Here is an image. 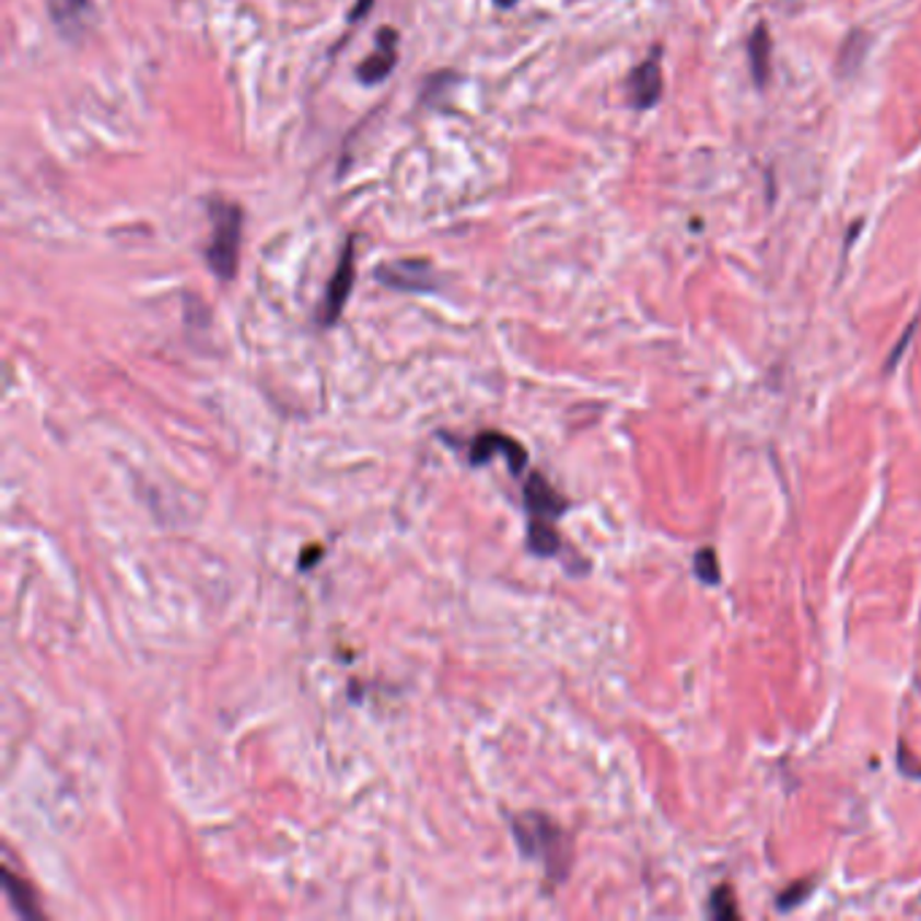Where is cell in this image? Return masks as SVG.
Returning a JSON list of instances; mask_svg holds the SVG:
<instances>
[{"label":"cell","instance_id":"6da1fadb","mask_svg":"<svg viewBox=\"0 0 921 921\" xmlns=\"http://www.w3.org/2000/svg\"><path fill=\"white\" fill-rule=\"evenodd\" d=\"M516 846L527 860H540L546 867V876L555 881H566L571 871V838L557 821H551L544 814H525L514 819Z\"/></svg>","mask_w":921,"mask_h":921},{"label":"cell","instance_id":"7a4b0ae2","mask_svg":"<svg viewBox=\"0 0 921 921\" xmlns=\"http://www.w3.org/2000/svg\"><path fill=\"white\" fill-rule=\"evenodd\" d=\"M211 238L206 246V260L214 276L222 281H233L238 273V252H241V230H244V211L238 203L230 200L211 198Z\"/></svg>","mask_w":921,"mask_h":921},{"label":"cell","instance_id":"3957f363","mask_svg":"<svg viewBox=\"0 0 921 921\" xmlns=\"http://www.w3.org/2000/svg\"><path fill=\"white\" fill-rule=\"evenodd\" d=\"M354 276H357L354 238H347V244H343V252H341V260H338L336 273H333L330 284H327L319 311H316V322H319L322 327H330V325H336L338 319H341L343 306H347V301L351 295V287H354Z\"/></svg>","mask_w":921,"mask_h":921},{"label":"cell","instance_id":"277c9868","mask_svg":"<svg viewBox=\"0 0 921 921\" xmlns=\"http://www.w3.org/2000/svg\"><path fill=\"white\" fill-rule=\"evenodd\" d=\"M376 279L397 292H433L439 287V276L428 260L382 263L376 268Z\"/></svg>","mask_w":921,"mask_h":921},{"label":"cell","instance_id":"5b68a950","mask_svg":"<svg viewBox=\"0 0 921 921\" xmlns=\"http://www.w3.org/2000/svg\"><path fill=\"white\" fill-rule=\"evenodd\" d=\"M492 457H503L505 465L511 468V474L522 476L527 468V452L520 441L509 439L503 433H494V430H487V433H479L468 446V459L470 465L481 468Z\"/></svg>","mask_w":921,"mask_h":921},{"label":"cell","instance_id":"8992f818","mask_svg":"<svg viewBox=\"0 0 921 921\" xmlns=\"http://www.w3.org/2000/svg\"><path fill=\"white\" fill-rule=\"evenodd\" d=\"M525 511L535 522H557L568 511V500L551 487L544 474H529L522 489Z\"/></svg>","mask_w":921,"mask_h":921},{"label":"cell","instance_id":"52a82bcc","mask_svg":"<svg viewBox=\"0 0 921 921\" xmlns=\"http://www.w3.org/2000/svg\"><path fill=\"white\" fill-rule=\"evenodd\" d=\"M662 49H654L641 66L632 68L630 79H627V92H630V103L638 112L657 106L662 95V68H660Z\"/></svg>","mask_w":921,"mask_h":921},{"label":"cell","instance_id":"ba28073f","mask_svg":"<svg viewBox=\"0 0 921 921\" xmlns=\"http://www.w3.org/2000/svg\"><path fill=\"white\" fill-rule=\"evenodd\" d=\"M395 62H397V31H393V27H382L376 36V49H373V55H368L365 60L357 66V79H360L362 84H368V88L382 84L384 79L395 71Z\"/></svg>","mask_w":921,"mask_h":921},{"label":"cell","instance_id":"9c48e42d","mask_svg":"<svg viewBox=\"0 0 921 921\" xmlns=\"http://www.w3.org/2000/svg\"><path fill=\"white\" fill-rule=\"evenodd\" d=\"M49 16L66 38H79L88 31L92 0H49Z\"/></svg>","mask_w":921,"mask_h":921},{"label":"cell","instance_id":"30bf717a","mask_svg":"<svg viewBox=\"0 0 921 921\" xmlns=\"http://www.w3.org/2000/svg\"><path fill=\"white\" fill-rule=\"evenodd\" d=\"M748 66H751L757 88H765V82L770 79V33L762 22L748 36Z\"/></svg>","mask_w":921,"mask_h":921},{"label":"cell","instance_id":"8fae6325","mask_svg":"<svg viewBox=\"0 0 921 921\" xmlns=\"http://www.w3.org/2000/svg\"><path fill=\"white\" fill-rule=\"evenodd\" d=\"M527 546L533 555L538 557H557L562 549V540L551 522H535L529 520L527 525Z\"/></svg>","mask_w":921,"mask_h":921},{"label":"cell","instance_id":"7c38bea8","mask_svg":"<svg viewBox=\"0 0 921 921\" xmlns=\"http://www.w3.org/2000/svg\"><path fill=\"white\" fill-rule=\"evenodd\" d=\"M3 889L5 895H9L11 906L16 908V913H22L25 919H42V911L33 906L31 889H27V886L22 884V878H16L9 867L3 871Z\"/></svg>","mask_w":921,"mask_h":921},{"label":"cell","instance_id":"4fadbf2b","mask_svg":"<svg viewBox=\"0 0 921 921\" xmlns=\"http://www.w3.org/2000/svg\"><path fill=\"white\" fill-rule=\"evenodd\" d=\"M708 913H711L713 919H738L741 917L738 906H735V895L727 884H722V886H716V889H713L711 900H708Z\"/></svg>","mask_w":921,"mask_h":921},{"label":"cell","instance_id":"5bb4252c","mask_svg":"<svg viewBox=\"0 0 921 921\" xmlns=\"http://www.w3.org/2000/svg\"><path fill=\"white\" fill-rule=\"evenodd\" d=\"M695 575H698L702 584H719V581H722L716 551L700 549L698 555H695Z\"/></svg>","mask_w":921,"mask_h":921},{"label":"cell","instance_id":"9a60e30c","mask_svg":"<svg viewBox=\"0 0 921 921\" xmlns=\"http://www.w3.org/2000/svg\"><path fill=\"white\" fill-rule=\"evenodd\" d=\"M811 889H814V884H811V881H797V884H792L790 889L781 891L779 902H776V906H779V911H790V908H797L800 902L808 897Z\"/></svg>","mask_w":921,"mask_h":921},{"label":"cell","instance_id":"2e32d148","mask_svg":"<svg viewBox=\"0 0 921 921\" xmlns=\"http://www.w3.org/2000/svg\"><path fill=\"white\" fill-rule=\"evenodd\" d=\"M897 770H902L906 776H913V779L921 776V762L908 751L906 741H900V748H897Z\"/></svg>","mask_w":921,"mask_h":921},{"label":"cell","instance_id":"e0dca14e","mask_svg":"<svg viewBox=\"0 0 921 921\" xmlns=\"http://www.w3.org/2000/svg\"><path fill=\"white\" fill-rule=\"evenodd\" d=\"M371 5H373V0H357V9L349 14V22H357L360 16H365L368 11H371Z\"/></svg>","mask_w":921,"mask_h":921},{"label":"cell","instance_id":"ac0fdd59","mask_svg":"<svg viewBox=\"0 0 921 921\" xmlns=\"http://www.w3.org/2000/svg\"><path fill=\"white\" fill-rule=\"evenodd\" d=\"M516 3H520V0H494L498 9H511V5H516Z\"/></svg>","mask_w":921,"mask_h":921}]
</instances>
